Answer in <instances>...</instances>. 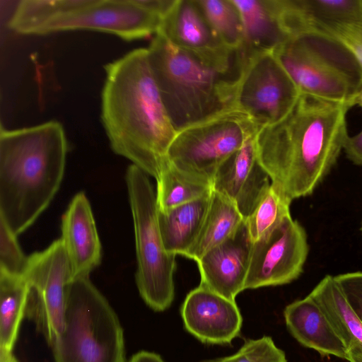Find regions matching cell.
<instances>
[{"mask_svg": "<svg viewBox=\"0 0 362 362\" xmlns=\"http://www.w3.org/2000/svg\"><path fill=\"white\" fill-rule=\"evenodd\" d=\"M349 109L300 94L287 116L259 130L257 160L272 184L291 201L311 195L337 163L349 136Z\"/></svg>", "mask_w": 362, "mask_h": 362, "instance_id": "cell-1", "label": "cell"}, {"mask_svg": "<svg viewBox=\"0 0 362 362\" xmlns=\"http://www.w3.org/2000/svg\"><path fill=\"white\" fill-rule=\"evenodd\" d=\"M105 70L101 119L110 146L157 180L177 132L163 103L148 49H134Z\"/></svg>", "mask_w": 362, "mask_h": 362, "instance_id": "cell-2", "label": "cell"}, {"mask_svg": "<svg viewBox=\"0 0 362 362\" xmlns=\"http://www.w3.org/2000/svg\"><path fill=\"white\" fill-rule=\"evenodd\" d=\"M67 141L62 125L49 121L0 129V219L18 235L48 206L62 181Z\"/></svg>", "mask_w": 362, "mask_h": 362, "instance_id": "cell-3", "label": "cell"}, {"mask_svg": "<svg viewBox=\"0 0 362 362\" xmlns=\"http://www.w3.org/2000/svg\"><path fill=\"white\" fill-rule=\"evenodd\" d=\"M147 49L163 103L177 132L235 108L245 65L226 71L214 69L159 32Z\"/></svg>", "mask_w": 362, "mask_h": 362, "instance_id": "cell-4", "label": "cell"}, {"mask_svg": "<svg viewBox=\"0 0 362 362\" xmlns=\"http://www.w3.org/2000/svg\"><path fill=\"white\" fill-rule=\"evenodd\" d=\"M162 20L146 0H23L8 25L23 35L88 30L130 41L156 35Z\"/></svg>", "mask_w": 362, "mask_h": 362, "instance_id": "cell-5", "label": "cell"}, {"mask_svg": "<svg viewBox=\"0 0 362 362\" xmlns=\"http://www.w3.org/2000/svg\"><path fill=\"white\" fill-rule=\"evenodd\" d=\"M274 54L305 94L354 107L362 68L339 42L319 28L288 38Z\"/></svg>", "mask_w": 362, "mask_h": 362, "instance_id": "cell-6", "label": "cell"}, {"mask_svg": "<svg viewBox=\"0 0 362 362\" xmlns=\"http://www.w3.org/2000/svg\"><path fill=\"white\" fill-rule=\"evenodd\" d=\"M51 347L55 362H127L118 316L89 276L71 282L64 329Z\"/></svg>", "mask_w": 362, "mask_h": 362, "instance_id": "cell-7", "label": "cell"}, {"mask_svg": "<svg viewBox=\"0 0 362 362\" xmlns=\"http://www.w3.org/2000/svg\"><path fill=\"white\" fill-rule=\"evenodd\" d=\"M126 182L134 228L136 286L146 304L154 311L162 312L174 300L176 255L165 249L158 222L156 197L147 174L132 164L127 170Z\"/></svg>", "mask_w": 362, "mask_h": 362, "instance_id": "cell-8", "label": "cell"}, {"mask_svg": "<svg viewBox=\"0 0 362 362\" xmlns=\"http://www.w3.org/2000/svg\"><path fill=\"white\" fill-rule=\"evenodd\" d=\"M260 129L247 114L233 109L177 132L168 150L167 163L212 184L222 163Z\"/></svg>", "mask_w": 362, "mask_h": 362, "instance_id": "cell-9", "label": "cell"}, {"mask_svg": "<svg viewBox=\"0 0 362 362\" xmlns=\"http://www.w3.org/2000/svg\"><path fill=\"white\" fill-rule=\"evenodd\" d=\"M23 278L30 285L25 317L51 346L64 329L66 295L74 280L61 238L28 257Z\"/></svg>", "mask_w": 362, "mask_h": 362, "instance_id": "cell-10", "label": "cell"}, {"mask_svg": "<svg viewBox=\"0 0 362 362\" xmlns=\"http://www.w3.org/2000/svg\"><path fill=\"white\" fill-rule=\"evenodd\" d=\"M300 95L274 53H262L246 61L238 86L235 108L262 128L287 116Z\"/></svg>", "mask_w": 362, "mask_h": 362, "instance_id": "cell-11", "label": "cell"}, {"mask_svg": "<svg viewBox=\"0 0 362 362\" xmlns=\"http://www.w3.org/2000/svg\"><path fill=\"white\" fill-rule=\"evenodd\" d=\"M309 245L306 232L291 216L272 232L253 242L245 289L284 285L303 271Z\"/></svg>", "mask_w": 362, "mask_h": 362, "instance_id": "cell-12", "label": "cell"}, {"mask_svg": "<svg viewBox=\"0 0 362 362\" xmlns=\"http://www.w3.org/2000/svg\"><path fill=\"white\" fill-rule=\"evenodd\" d=\"M170 43L203 64L226 71L245 65L239 49L225 46L213 30L197 0H177L158 30Z\"/></svg>", "mask_w": 362, "mask_h": 362, "instance_id": "cell-13", "label": "cell"}, {"mask_svg": "<svg viewBox=\"0 0 362 362\" xmlns=\"http://www.w3.org/2000/svg\"><path fill=\"white\" fill-rule=\"evenodd\" d=\"M186 330L205 344H229L240 334L243 318L235 300L199 284L180 308Z\"/></svg>", "mask_w": 362, "mask_h": 362, "instance_id": "cell-14", "label": "cell"}, {"mask_svg": "<svg viewBox=\"0 0 362 362\" xmlns=\"http://www.w3.org/2000/svg\"><path fill=\"white\" fill-rule=\"evenodd\" d=\"M253 242L245 219L197 261L200 284L230 300L245 290Z\"/></svg>", "mask_w": 362, "mask_h": 362, "instance_id": "cell-15", "label": "cell"}, {"mask_svg": "<svg viewBox=\"0 0 362 362\" xmlns=\"http://www.w3.org/2000/svg\"><path fill=\"white\" fill-rule=\"evenodd\" d=\"M255 136L222 163L211 184L214 191L235 203L245 219L271 184L268 174L257 160Z\"/></svg>", "mask_w": 362, "mask_h": 362, "instance_id": "cell-16", "label": "cell"}, {"mask_svg": "<svg viewBox=\"0 0 362 362\" xmlns=\"http://www.w3.org/2000/svg\"><path fill=\"white\" fill-rule=\"evenodd\" d=\"M61 240L74 279L89 276L100 263L101 244L90 203L83 192L74 196L63 215Z\"/></svg>", "mask_w": 362, "mask_h": 362, "instance_id": "cell-17", "label": "cell"}, {"mask_svg": "<svg viewBox=\"0 0 362 362\" xmlns=\"http://www.w3.org/2000/svg\"><path fill=\"white\" fill-rule=\"evenodd\" d=\"M243 27L239 50L247 61L252 57L274 52L291 37L280 18L277 0H233Z\"/></svg>", "mask_w": 362, "mask_h": 362, "instance_id": "cell-18", "label": "cell"}, {"mask_svg": "<svg viewBox=\"0 0 362 362\" xmlns=\"http://www.w3.org/2000/svg\"><path fill=\"white\" fill-rule=\"evenodd\" d=\"M284 315L288 331L300 344L322 356L332 355L349 360L341 341L310 294L288 305Z\"/></svg>", "mask_w": 362, "mask_h": 362, "instance_id": "cell-19", "label": "cell"}, {"mask_svg": "<svg viewBox=\"0 0 362 362\" xmlns=\"http://www.w3.org/2000/svg\"><path fill=\"white\" fill-rule=\"evenodd\" d=\"M344 346L349 362H362V322L354 313L334 276L326 275L310 293Z\"/></svg>", "mask_w": 362, "mask_h": 362, "instance_id": "cell-20", "label": "cell"}, {"mask_svg": "<svg viewBox=\"0 0 362 362\" xmlns=\"http://www.w3.org/2000/svg\"><path fill=\"white\" fill-rule=\"evenodd\" d=\"M211 196L212 192L167 211L158 210L160 232L169 253L185 256L192 246L204 221Z\"/></svg>", "mask_w": 362, "mask_h": 362, "instance_id": "cell-21", "label": "cell"}, {"mask_svg": "<svg viewBox=\"0 0 362 362\" xmlns=\"http://www.w3.org/2000/svg\"><path fill=\"white\" fill-rule=\"evenodd\" d=\"M29 291L23 277L0 272V362H19L13 351Z\"/></svg>", "mask_w": 362, "mask_h": 362, "instance_id": "cell-22", "label": "cell"}, {"mask_svg": "<svg viewBox=\"0 0 362 362\" xmlns=\"http://www.w3.org/2000/svg\"><path fill=\"white\" fill-rule=\"evenodd\" d=\"M244 220L234 202L213 190L199 233L185 257L197 262L207 251L227 239Z\"/></svg>", "mask_w": 362, "mask_h": 362, "instance_id": "cell-23", "label": "cell"}, {"mask_svg": "<svg viewBox=\"0 0 362 362\" xmlns=\"http://www.w3.org/2000/svg\"><path fill=\"white\" fill-rule=\"evenodd\" d=\"M156 181V203L160 211L192 202L213 190L211 184L187 175L168 163Z\"/></svg>", "mask_w": 362, "mask_h": 362, "instance_id": "cell-24", "label": "cell"}, {"mask_svg": "<svg viewBox=\"0 0 362 362\" xmlns=\"http://www.w3.org/2000/svg\"><path fill=\"white\" fill-rule=\"evenodd\" d=\"M291 202L271 182L245 219L252 242L269 234L286 218L291 216Z\"/></svg>", "mask_w": 362, "mask_h": 362, "instance_id": "cell-25", "label": "cell"}, {"mask_svg": "<svg viewBox=\"0 0 362 362\" xmlns=\"http://www.w3.org/2000/svg\"><path fill=\"white\" fill-rule=\"evenodd\" d=\"M206 20L223 44L238 50L243 40V27L233 0H197Z\"/></svg>", "mask_w": 362, "mask_h": 362, "instance_id": "cell-26", "label": "cell"}, {"mask_svg": "<svg viewBox=\"0 0 362 362\" xmlns=\"http://www.w3.org/2000/svg\"><path fill=\"white\" fill-rule=\"evenodd\" d=\"M293 3L302 19L312 28L321 23L362 18V0H293Z\"/></svg>", "mask_w": 362, "mask_h": 362, "instance_id": "cell-27", "label": "cell"}, {"mask_svg": "<svg viewBox=\"0 0 362 362\" xmlns=\"http://www.w3.org/2000/svg\"><path fill=\"white\" fill-rule=\"evenodd\" d=\"M201 362H287L284 352L270 337L246 341L233 355Z\"/></svg>", "mask_w": 362, "mask_h": 362, "instance_id": "cell-28", "label": "cell"}, {"mask_svg": "<svg viewBox=\"0 0 362 362\" xmlns=\"http://www.w3.org/2000/svg\"><path fill=\"white\" fill-rule=\"evenodd\" d=\"M28 262V257L21 250L17 235L0 219V272L23 277Z\"/></svg>", "mask_w": 362, "mask_h": 362, "instance_id": "cell-29", "label": "cell"}, {"mask_svg": "<svg viewBox=\"0 0 362 362\" xmlns=\"http://www.w3.org/2000/svg\"><path fill=\"white\" fill-rule=\"evenodd\" d=\"M343 45L362 68V35L346 22L321 23L316 26Z\"/></svg>", "mask_w": 362, "mask_h": 362, "instance_id": "cell-30", "label": "cell"}, {"mask_svg": "<svg viewBox=\"0 0 362 362\" xmlns=\"http://www.w3.org/2000/svg\"><path fill=\"white\" fill-rule=\"evenodd\" d=\"M334 279L349 306L362 322V272L338 274Z\"/></svg>", "mask_w": 362, "mask_h": 362, "instance_id": "cell-31", "label": "cell"}, {"mask_svg": "<svg viewBox=\"0 0 362 362\" xmlns=\"http://www.w3.org/2000/svg\"><path fill=\"white\" fill-rule=\"evenodd\" d=\"M343 151L351 163L356 165H362V130L354 136L346 137Z\"/></svg>", "mask_w": 362, "mask_h": 362, "instance_id": "cell-32", "label": "cell"}, {"mask_svg": "<svg viewBox=\"0 0 362 362\" xmlns=\"http://www.w3.org/2000/svg\"><path fill=\"white\" fill-rule=\"evenodd\" d=\"M128 362H165L160 355L147 351H140L131 357Z\"/></svg>", "mask_w": 362, "mask_h": 362, "instance_id": "cell-33", "label": "cell"}, {"mask_svg": "<svg viewBox=\"0 0 362 362\" xmlns=\"http://www.w3.org/2000/svg\"><path fill=\"white\" fill-rule=\"evenodd\" d=\"M353 26L358 33L362 35V18L352 21V22H346Z\"/></svg>", "mask_w": 362, "mask_h": 362, "instance_id": "cell-34", "label": "cell"}, {"mask_svg": "<svg viewBox=\"0 0 362 362\" xmlns=\"http://www.w3.org/2000/svg\"><path fill=\"white\" fill-rule=\"evenodd\" d=\"M353 104L354 106L358 105L362 109V88L354 98Z\"/></svg>", "mask_w": 362, "mask_h": 362, "instance_id": "cell-35", "label": "cell"}, {"mask_svg": "<svg viewBox=\"0 0 362 362\" xmlns=\"http://www.w3.org/2000/svg\"><path fill=\"white\" fill-rule=\"evenodd\" d=\"M360 230H361V233H362V223H361V226Z\"/></svg>", "mask_w": 362, "mask_h": 362, "instance_id": "cell-36", "label": "cell"}]
</instances>
